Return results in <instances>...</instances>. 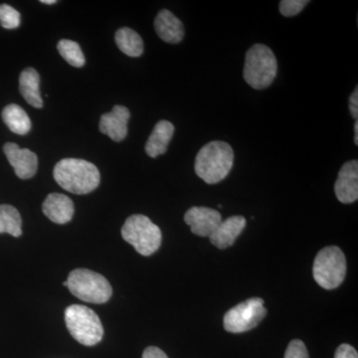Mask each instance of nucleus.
Instances as JSON below:
<instances>
[{
  "label": "nucleus",
  "mask_w": 358,
  "mask_h": 358,
  "mask_svg": "<svg viewBox=\"0 0 358 358\" xmlns=\"http://www.w3.org/2000/svg\"><path fill=\"white\" fill-rule=\"evenodd\" d=\"M54 179L63 189L74 194H88L100 185L98 167L80 159L60 160L53 171Z\"/></svg>",
  "instance_id": "f257e3e1"
},
{
  "label": "nucleus",
  "mask_w": 358,
  "mask_h": 358,
  "mask_svg": "<svg viewBox=\"0 0 358 358\" xmlns=\"http://www.w3.org/2000/svg\"><path fill=\"white\" fill-rule=\"evenodd\" d=\"M234 164V152L229 143L213 141L205 145L195 159V173L208 185L227 178Z\"/></svg>",
  "instance_id": "f03ea898"
},
{
  "label": "nucleus",
  "mask_w": 358,
  "mask_h": 358,
  "mask_svg": "<svg viewBox=\"0 0 358 358\" xmlns=\"http://www.w3.org/2000/svg\"><path fill=\"white\" fill-rule=\"evenodd\" d=\"M278 64L274 52L264 44H255L247 51L243 76L246 83L255 90L271 86L277 76Z\"/></svg>",
  "instance_id": "7ed1b4c3"
},
{
  "label": "nucleus",
  "mask_w": 358,
  "mask_h": 358,
  "mask_svg": "<svg viewBox=\"0 0 358 358\" xmlns=\"http://www.w3.org/2000/svg\"><path fill=\"white\" fill-rule=\"evenodd\" d=\"M64 286L75 296L87 303H107L113 294L112 287L103 275L87 268L72 271Z\"/></svg>",
  "instance_id": "20e7f679"
},
{
  "label": "nucleus",
  "mask_w": 358,
  "mask_h": 358,
  "mask_svg": "<svg viewBox=\"0 0 358 358\" xmlns=\"http://www.w3.org/2000/svg\"><path fill=\"white\" fill-rule=\"evenodd\" d=\"M65 322L71 336L81 345L94 346L102 341V322L91 308L81 305L70 306L65 310Z\"/></svg>",
  "instance_id": "39448f33"
},
{
  "label": "nucleus",
  "mask_w": 358,
  "mask_h": 358,
  "mask_svg": "<svg viewBox=\"0 0 358 358\" xmlns=\"http://www.w3.org/2000/svg\"><path fill=\"white\" fill-rule=\"evenodd\" d=\"M122 236L143 256H150L162 245V231L147 216L134 214L129 216L122 228Z\"/></svg>",
  "instance_id": "423d86ee"
},
{
  "label": "nucleus",
  "mask_w": 358,
  "mask_h": 358,
  "mask_svg": "<svg viewBox=\"0 0 358 358\" xmlns=\"http://www.w3.org/2000/svg\"><path fill=\"white\" fill-rule=\"evenodd\" d=\"M313 279L322 288L334 289L345 281L346 259L341 248L326 247L320 250L315 259L313 268Z\"/></svg>",
  "instance_id": "0eeeda50"
},
{
  "label": "nucleus",
  "mask_w": 358,
  "mask_h": 358,
  "mask_svg": "<svg viewBox=\"0 0 358 358\" xmlns=\"http://www.w3.org/2000/svg\"><path fill=\"white\" fill-rule=\"evenodd\" d=\"M267 315L264 300L252 298L235 306L224 317V329L232 334L251 331Z\"/></svg>",
  "instance_id": "6e6552de"
},
{
  "label": "nucleus",
  "mask_w": 358,
  "mask_h": 358,
  "mask_svg": "<svg viewBox=\"0 0 358 358\" xmlns=\"http://www.w3.org/2000/svg\"><path fill=\"white\" fill-rule=\"evenodd\" d=\"M3 152L18 178L29 179L36 174L38 157L31 150L20 148L14 143H7L4 145Z\"/></svg>",
  "instance_id": "1a4fd4ad"
},
{
  "label": "nucleus",
  "mask_w": 358,
  "mask_h": 358,
  "mask_svg": "<svg viewBox=\"0 0 358 358\" xmlns=\"http://www.w3.org/2000/svg\"><path fill=\"white\" fill-rule=\"evenodd\" d=\"M185 221L192 228L193 234L209 237L222 221V216L215 209L194 206L186 211Z\"/></svg>",
  "instance_id": "9d476101"
},
{
  "label": "nucleus",
  "mask_w": 358,
  "mask_h": 358,
  "mask_svg": "<svg viewBox=\"0 0 358 358\" xmlns=\"http://www.w3.org/2000/svg\"><path fill=\"white\" fill-rule=\"evenodd\" d=\"M336 199L343 204L353 203L358 199V162H345L339 171L336 185Z\"/></svg>",
  "instance_id": "9b49d317"
},
{
  "label": "nucleus",
  "mask_w": 358,
  "mask_h": 358,
  "mask_svg": "<svg viewBox=\"0 0 358 358\" xmlns=\"http://www.w3.org/2000/svg\"><path fill=\"white\" fill-rule=\"evenodd\" d=\"M131 113L124 106H115L112 112L103 114L100 120V131L114 141H124L128 136V124Z\"/></svg>",
  "instance_id": "f8f14e48"
},
{
  "label": "nucleus",
  "mask_w": 358,
  "mask_h": 358,
  "mask_svg": "<svg viewBox=\"0 0 358 358\" xmlns=\"http://www.w3.org/2000/svg\"><path fill=\"white\" fill-rule=\"evenodd\" d=\"M246 219L243 216H232L221 221L217 228L209 236L210 242L218 249H226L232 246L238 236L243 232Z\"/></svg>",
  "instance_id": "ddd939ff"
},
{
  "label": "nucleus",
  "mask_w": 358,
  "mask_h": 358,
  "mask_svg": "<svg viewBox=\"0 0 358 358\" xmlns=\"http://www.w3.org/2000/svg\"><path fill=\"white\" fill-rule=\"evenodd\" d=\"M43 213L54 223L66 224L72 220L75 207L72 200L61 193H51L42 204Z\"/></svg>",
  "instance_id": "4468645a"
},
{
  "label": "nucleus",
  "mask_w": 358,
  "mask_h": 358,
  "mask_svg": "<svg viewBox=\"0 0 358 358\" xmlns=\"http://www.w3.org/2000/svg\"><path fill=\"white\" fill-rule=\"evenodd\" d=\"M155 32L166 43L178 44L185 37V25L173 13L162 9L155 20Z\"/></svg>",
  "instance_id": "2eb2a0df"
},
{
  "label": "nucleus",
  "mask_w": 358,
  "mask_h": 358,
  "mask_svg": "<svg viewBox=\"0 0 358 358\" xmlns=\"http://www.w3.org/2000/svg\"><path fill=\"white\" fill-rule=\"evenodd\" d=\"M173 134L174 127L171 122L160 121L157 122L145 143V152L148 157L155 159L159 155L166 154Z\"/></svg>",
  "instance_id": "dca6fc26"
},
{
  "label": "nucleus",
  "mask_w": 358,
  "mask_h": 358,
  "mask_svg": "<svg viewBox=\"0 0 358 358\" xmlns=\"http://www.w3.org/2000/svg\"><path fill=\"white\" fill-rule=\"evenodd\" d=\"M20 90L26 102L32 107L40 109L43 107V100L40 94V76L33 68H26L20 74Z\"/></svg>",
  "instance_id": "f3484780"
},
{
  "label": "nucleus",
  "mask_w": 358,
  "mask_h": 358,
  "mask_svg": "<svg viewBox=\"0 0 358 358\" xmlns=\"http://www.w3.org/2000/svg\"><path fill=\"white\" fill-rule=\"evenodd\" d=\"M2 120L14 134L24 136L31 129V120L20 106L10 103L2 110Z\"/></svg>",
  "instance_id": "a211bd4d"
},
{
  "label": "nucleus",
  "mask_w": 358,
  "mask_h": 358,
  "mask_svg": "<svg viewBox=\"0 0 358 358\" xmlns=\"http://www.w3.org/2000/svg\"><path fill=\"white\" fill-rule=\"evenodd\" d=\"M115 39L120 50L129 57H140L143 53V39L131 28L124 27L117 30Z\"/></svg>",
  "instance_id": "6ab92c4d"
},
{
  "label": "nucleus",
  "mask_w": 358,
  "mask_h": 358,
  "mask_svg": "<svg viewBox=\"0 0 358 358\" xmlns=\"http://www.w3.org/2000/svg\"><path fill=\"white\" fill-rule=\"evenodd\" d=\"M22 219L15 207L8 204L0 205V234L8 233L13 237L22 235Z\"/></svg>",
  "instance_id": "aec40b11"
},
{
  "label": "nucleus",
  "mask_w": 358,
  "mask_h": 358,
  "mask_svg": "<svg viewBox=\"0 0 358 358\" xmlns=\"http://www.w3.org/2000/svg\"><path fill=\"white\" fill-rule=\"evenodd\" d=\"M57 49L60 55L74 67L82 68L86 63L83 51L77 42L68 39L60 40L57 44Z\"/></svg>",
  "instance_id": "412c9836"
},
{
  "label": "nucleus",
  "mask_w": 358,
  "mask_h": 358,
  "mask_svg": "<svg viewBox=\"0 0 358 358\" xmlns=\"http://www.w3.org/2000/svg\"><path fill=\"white\" fill-rule=\"evenodd\" d=\"M20 13L8 4L0 6V24L6 29H15L20 26Z\"/></svg>",
  "instance_id": "4be33fe9"
},
{
  "label": "nucleus",
  "mask_w": 358,
  "mask_h": 358,
  "mask_svg": "<svg viewBox=\"0 0 358 358\" xmlns=\"http://www.w3.org/2000/svg\"><path fill=\"white\" fill-rule=\"evenodd\" d=\"M310 1L308 0H282L280 2V13L286 17H293L305 8Z\"/></svg>",
  "instance_id": "5701e85b"
},
{
  "label": "nucleus",
  "mask_w": 358,
  "mask_h": 358,
  "mask_svg": "<svg viewBox=\"0 0 358 358\" xmlns=\"http://www.w3.org/2000/svg\"><path fill=\"white\" fill-rule=\"evenodd\" d=\"M285 358H310L305 343L300 339H294L289 343Z\"/></svg>",
  "instance_id": "b1692460"
},
{
  "label": "nucleus",
  "mask_w": 358,
  "mask_h": 358,
  "mask_svg": "<svg viewBox=\"0 0 358 358\" xmlns=\"http://www.w3.org/2000/svg\"><path fill=\"white\" fill-rule=\"evenodd\" d=\"M334 358H358V355L355 348L343 343V345L338 346Z\"/></svg>",
  "instance_id": "393cba45"
},
{
  "label": "nucleus",
  "mask_w": 358,
  "mask_h": 358,
  "mask_svg": "<svg viewBox=\"0 0 358 358\" xmlns=\"http://www.w3.org/2000/svg\"><path fill=\"white\" fill-rule=\"evenodd\" d=\"M350 110L353 119L357 120L358 117V88H355L350 96Z\"/></svg>",
  "instance_id": "a878e982"
},
{
  "label": "nucleus",
  "mask_w": 358,
  "mask_h": 358,
  "mask_svg": "<svg viewBox=\"0 0 358 358\" xmlns=\"http://www.w3.org/2000/svg\"><path fill=\"white\" fill-rule=\"evenodd\" d=\"M143 358H169L166 353L155 346H150L143 352Z\"/></svg>",
  "instance_id": "bb28decb"
},
{
  "label": "nucleus",
  "mask_w": 358,
  "mask_h": 358,
  "mask_svg": "<svg viewBox=\"0 0 358 358\" xmlns=\"http://www.w3.org/2000/svg\"><path fill=\"white\" fill-rule=\"evenodd\" d=\"M355 143L358 145V122H355Z\"/></svg>",
  "instance_id": "cd10ccee"
},
{
  "label": "nucleus",
  "mask_w": 358,
  "mask_h": 358,
  "mask_svg": "<svg viewBox=\"0 0 358 358\" xmlns=\"http://www.w3.org/2000/svg\"><path fill=\"white\" fill-rule=\"evenodd\" d=\"M42 3L43 4H55L56 0H41Z\"/></svg>",
  "instance_id": "c85d7f7f"
}]
</instances>
